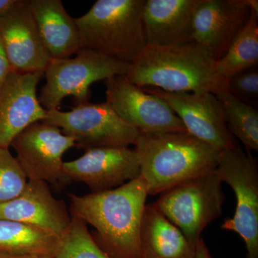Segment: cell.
I'll return each instance as SVG.
<instances>
[{"label": "cell", "instance_id": "d4e9b609", "mask_svg": "<svg viewBox=\"0 0 258 258\" xmlns=\"http://www.w3.org/2000/svg\"><path fill=\"white\" fill-rule=\"evenodd\" d=\"M227 91L237 99L254 107L258 103L257 67L241 71L227 81Z\"/></svg>", "mask_w": 258, "mask_h": 258}, {"label": "cell", "instance_id": "3957f363", "mask_svg": "<svg viewBox=\"0 0 258 258\" xmlns=\"http://www.w3.org/2000/svg\"><path fill=\"white\" fill-rule=\"evenodd\" d=\"M134 147L150 195L215 171L222 152L187 132L139 133Z\"/></svg>", "mask_w": 258, "mask_h": 258}, {"label": "cell", "instance_id": "4316f807", "mask_svg": "<svg viewBox=\"0 0 258 258\" xmlns=\"http://www.w3.org/2000/svg\"><path fill=\"white\" fill-rule=\"evenodd\" d=\"M195 258H212L208 246L203 239L200 238L197 244Z\"/></svg>", "mask_w": 258, "mask_h": 258}, {"label": "cell", "instance_id": "6da1fadb", "mask_svg": "<svg viewBox=\"0 0 258 258\" xmlns=\"http://www.w3.org/2000/svg\"><path fill=\"white\" fill-rule=\"evenodd\" d=\"M148 195L140 176L108 191L69 194V212L94 227L93 240L110 258H142L140 229Z\"/></svg>", "mask_w": 258, "mask_h": 258}, {"label": "cell", "instance_id": "52a82bcc", "mask_svg": "<svg viewBox=\"0 0 258 258\" xmlns=\"http://www.w3.org/2000/svg\"><path fill=\"white\" fill-rule=\"evenodd\" d=\"M215 172L235 192L237 205L232 218L221 226L242 237L246 258H258V166L249 152L236 143L220 153Z\"/></svg>", "mask_w": 258, "mask_h": 258}, {"label": "cell", "instance_id": "30bf717a", "mask_svg": "<svg viewBox=\"0 0 258 258\" xmlns=\"http://www.w3.org/2000/svg\"><path fill=\"white\" fill-rule=\"evenodd\" d=\"M104 81L106 103L139 133L186 132L179 117L159 97L129 82L124 76Z\"/></svg>", "mask_w": 258, "mask_h": 258}, {"label": "cell", "instance_id": "4fadbf2b", "mask_svg": "<svg viewBox=\"0 0 258 258\" xmlns=\"http://www.w3.org/2000/svg\"><path fill=\"white\" fill-rule=\"evenodd\" d=\"M0 38L12 72H45L51 57L40 37L29 0H17L0 16Z\"/></svg>", "mask_w": 258, "mask_h": 258}, {"label": "cell", "instance_id": "277c9868", "mask_svg": "<svg viewBox=\"0 0 258 258\" xmlns=\"http://www.w3.org/2000/svg\"><path fill=\"white\" fill-rule=\"evenodd\" d=\"M146 0H98L75 18L82 48L131 63L147 46L142 13Z\"/></svg>", "mask_w": 258, "mask_h": 258}, {"label": "cell", "instance_id": "44dd1931", "mask_svg": "<svg viewBox=\"0 0 258 258\" xmlns=\"http://www.w3.org/2000/svg\"><path fill=\"white\" fill-rule=\"evenodd\" d=\"M258 16L251 12L247 23L237 33L225 55L215 61V71L227 80L241 71L257 67Z\"/></svg>", "mask_w": 258, "mask_h": 258}, {"label": "cell", "instance_id": "d6986e66", "mask_svg": "<svg viewBox=\"0 0 258 258\" xmlns=\"http://www.w3.org/2000/svg\"><path fill=\"white\" fill-rule=\"evenodd\" d=\"M142 258H195V248L155 203L146 205L140 229Z\"/></svg>", "mask_w": 258, "mask_h": 258}, {"label": "cell", "instance_id": "f1b7e54d", "mask_svg": "<svg viewBox=\"0 0 258 258\" xmlns=\"http://www.w3.org/2000/svg\"><path fill=\"white\" fill-rule=\"evenodd\" d=\"M17 0H0V16L11 8Z\"/></svg>", "mask_w": 258, "mask_h": 258}, {"label": "cell", "instance_id": "5b68a950", "mask_svg": "<svg viewBox=\"0 0 258 258\" xmlns=\"http://www.w3.org/2000/svg\"><path fill=\"white\" fill-rule=\"evenodd\" d=\"M74 57L51 59L44 75L45 84L38 99L46 111L58 109L66 97L76 105L89 102L93 83L117 76H125L129 64L89 49L82 48Z\"/></svg>", "mask_w": 258, "mask_h": 258}, {"label": "cell", "instance_id": "f546056e", "mask_svg": "<svg viewBox=\"0 0 258 258\" xmlns=\"http://www.w3.org/2000/svg\"><path fill=\"white\" fill-rule=\"evenodd\" d=\"M247 6L250 10V12L254 13L258 16V1L257 0H245Z\"/></svg>", "mask_w": 258, "mask_h": 258}, {"label": "cell", "instance_id": "5bb4252c", "mask_svg": "<svg viewBox=\"0 0 258 258\" xmlns=\"http://www.w3.org/2000/svg\"><path fill=\"white\" fill-rule=\"evenodd\" d=\"M43 76L44 73L11 72L0 88V147L9 149L25 129L45 119L47 111L37 96Z\"/></svg>", "mask_w": 258, "mask_h": 258}, {"label": "cell", "instance_id": "ba28073f", "mask_svg": "<svg viewBox=\"0 0 258 258\" xmlns=\"http://www.w3.org/2000/svg\"><path fill=\"white\" fill-rule=\"evenodd\" d=\"M74 139L76 147L87 151L135 145L139 132L122 119L106 102L76 105L69 111H47L42 120Z\"/></svg>", "mask_w": 258, "mask_h": 258}, {"label": "cell", "instance_id": "e0dca14e", "mask_svg": "<svg viewBox=\"0 0 258 258\" xmlns=\"http://www.w3.org/2000/svg\"><path fill=\"white\" fill-rule=\"evenodd\" d=\"M202 1L146 0L142 20L147 45L171 46L194 42V15Z\"/></svg>", "mask_w": 258, "mask_h": 258}, {"label": "cell", "instance_id": "83f0119b", "mask_svg": "<svg viewBox=\"0 0 258 258\" xmlns=\"http://www.w3.org/2000/svg\"><path fill=\"white\" fill-rule=\"evenodd\" d=\"M0 258H56L52 254H10L0 253Z\"/></svg>", "mask_w": 258, "mask_h": 258}, {"label": "cell", "instance_id": "7a4b0ae2", "mask_svg": "<svg viewBox=\"0 0 258 258\" xmlns=\"http://www.w3.org/2000/svg\"><path fill=\"white\" fill-rule=\"evenodd\" d=\"M140 88L172 93H212L227 90V81L215 71V60L201 45H147L124 76Z\"/></svg>", "mask_w": 258, "mask_h": 258}, {"label": "cell", "instance_id": "7c38bea8", "mask_svg": "<svg viewBox=\"0 0 258 258\" xmlns=\"http://www.w3.org/2000/svg\"><path fill=\"white\" fill-rule=\"evenodd\" d=\"M63 173L70 182L86 184L93 193L119 187L141 176L140 159L135 149L100 148L66 161Z\"/></svg>", "mask_w": 258, "mask_h": 258}, {"label": "cell", "instance_id": "8fae6325", "mask_svg": "<svg viewBox=\"0 0 258 258\" xmlns=\"http://www.w3.org/2000/svg\"><path fill=\"white\" fill-rule=\"evenodd\" d=\"M166 102L179 117L186 132L220 151L237 142L229 132L221 102L212 93H172L142 88Z\"/></svg>", "mask_w": 258, "mask_h": 258}, {"label": "cell", "instance_id": "cb8c5ba5", "mask_svg": "<svg viewBox=\"0 0 258 258\" xmlns=\"http://www.w3.org/2000/svg\"><path fill=\"white\" fill-rule=\"evenodd\" d=\"M28 180L9 149L0 147V203L20 195Z\"/></svg>", "mask_w": 258, "mask_h": 258}, {"label": "cell", "instance_id": "9c48e42d", "mask_svg": "<svg viewBox=\"0 0 258 258\" xmlns=\"http://www.w3.org/2000/svg\"><path fill=\"white\" fill-rule=\"evenodd\" d=\"M11 147L28 180L45 181L57 188L69 184L64 175L62 157L76 143L60 128L37 122L18 136Z\"/></svg>", "mask_w": 258, "mask_h": 258}, {"label": "cell", "instance_id": "7402d4cb", "mask_svg": "<svg viewBox=\"0 0 258 258\" xmlns=\"http://www.w3.org/2000/svg\"><path fill=\"white\" fill-rule=\"evenodd\" d=\"M225 111L229 132L244 144L247 150H258V111L232 96L227 90L215 94Z\"/></svg>", "mask_w": 258, "mask_h": 258}, {"label": "cell", "instance_id": "484cf974", "mask_svg": "<svg viewBox=\"0 0 258 258\" xmlns=\"http://www.w3.org/2000/svg\"><path fill=\"white\" fill-rule=\"evenodd\" d=\"M12 72L9 59L0 38V88L4 85L8 76Z\"/></svg>", "mask_w": 258, "mask_h": 258}, {"label": "cell", "instance_id": "2e32d148", "mask_svg": "<svg viewBox=\"0 0 258 258\" xmlns=\"http://www.w3.org/2000/svg\"><path fill=\"white\" fill-rule=\"evenodd\" d=\"M0 220L33 226L61 238L72 217L66 203L53 196L47 183L28 180L17 198L0 203Z\"/></svg>", "mask_w": 258, "mask_h": 258}, {"label": "cell", "instance_id": "ac0fdd59", "mask_svg": "<svg viewBox=\"0 0 258 258\" xmlns=\"http://www.w3.org/2000/svg\"><path fill=\"white\" fill-rule=\"evenodd\" d=\"M29 5L51 59L69 58L82 49L75 18L61 0H29Z\"/></svg>", "mask_w": 258, "mask_h": 258}, {"label": "cell", "instance_id": "9a60e30c", "mask_svg": "<svg viewBox=\"0 0 258 258\" xmlns=\"http://www.w3.org/2000/svg\"><path fill=\"white\" fill-rule=\"evenodd\" d=\"M245 0H203L192 22L194 42L221 58L250 15Z\"/></svg>", "mask_w": 258, "mask_h": 258}, {"label": "cell", "instance_id": "8992f818", "mask_svg": "<svg viewBox=\"0 0 258 258\" xmlns=\"http://www.w3.org/2000/svg\"><path fill=\"white\" fill-rule=\"evenodd\" d=\"M225 198L222 181L214 171L166 190L155 204L196 248L207 226L221 216Z\"/></svg>", "mask_w": 258, "mask_h": 258}, {"label": "cell", "instance_id": "603a6c76", "mask_svg": "<svg viewBox=\"0 0 258 258\" xmlns=\"http://www.w3.org/2000/svg\"><path fill=\"white\" fill-rule=\"evenodd\" d=\"M56 258H110L93 240L88 225L72 217L71 225L60 238Z\"/></svg>", "mask_w": 258, "mask_h": 258}, {"label": "cell", "instance_id": "ffe728a7", "mask_svg": "<svg viewBox=\"0 0 258 258\" xmlns=\"http://www.w3.org/2000/svg\"><path fill=\"white\" fill-rule=\"evenodd\" d=\"M60 238L33 226L0 220V253L52 254Z\"/></svg>", "mask_w": 258, "mask_h": 258}]
</instances>
